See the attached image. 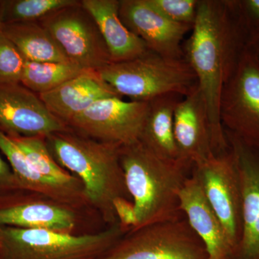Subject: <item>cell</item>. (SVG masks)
Segmentation results:
<instances>
[{"instance_id":"1","label":"cell","mask_w":259,"mask_h":259,"mask_svg":"<svg viewBox=\"0 0 259 259\" xmlns=\"http://www.w3.org/2000/svg\"><path fill=\"white\" fill-rule=\"evenodd\" d=\"M191 32L183 44L184 56L197 76L207 106L213 154H221L229 149L220 116L221 94L248 35L230 0H199Z\"/></svg>"},{"instance_id":"2","label":"cell","mask_w":259,"mask_h":259,"mask_svg":"<svg viewBox=\"0 0 259 259\" xmlns=\"http://www.w3.org/2000/svg\"><path fill=\"white\" fill-rule=\"evenodd\" d=\"M46 142L58 164L81 182L87 204L98 211L109 227L119 224L114 200L131 199L120 163L122 146L97 141L71 129L48 136Z\"/></svg>"},{"instance_id":"3","label":"cell","mask_w":259,"mask_h":259,"mask_svg":"<svg viewBox=\"0 0 259 259\" xmlns=\"http://www.w3.org/2000/svg\"><path fill=\"white\" fill-rule=\"evenodd\" d=\"M120 163L137 215L136 229L184 215L180 194L193 167L160 157L140 141L121 147Z\"/></svg>"},{"instance_id":"4","label":"cell","mask_w":259,"mask_h":259,"mask_svg":"<svg viewBox=\"0 0 259 259\" xmlns=\"http://www.w3.org/2000/svg\"><path fill=\"white\" fill-rule=\"evenodd\" d=\"M97 72L119 97L131 101L148 102L168 94L185 97L198 87L185 58L168 59L150 50L131 60L110 63Z\"/></svg>"},{"instance_id":"5","label":"cell","mask_w":259,"mask_h":259,"mask_svg":"<svg viewBox=\"0 0 259 259\" xmlns=\"http://www.w3.org/2000/svg\"><path fill=\"white\" fill-rule=\"evenodd\" d=\"M125 234L119 224L83 235L0 227V259H97Z\"/></svg>"},{"instance_id":"6","label":"cell","mask_w":259,"mask_h":259,"mask_svg":"<svg viewBox=\"0 0 259 259\" xmlns=\"http://www.w3.org/2000/svg\"><path fill=\"white\" fill-rule=\"evenodd\" d=\"M97 259H208L185 214L126 233Z\"/></svg>"},{"instance_id":"7","label":"cell","mask_w":259,"mask_h":259,"mask_svg":"<svg viewBox=\"0 0 259 259\" xmlns=\"http://www.w3.org/2000/svg\"><path fill=\"white\" fill-rule=\"evenodd\" d=\"M38 23L73 64L88 71H98L112 63L100 29L81 1L51 13Z\"/></svg>"},{"instance_id":"8","label":"cell","mask_w":259,"mask_h":259,"mask_svg":"<svg viewBox=\"0 0 259 259\" xmlns=\"http://www.w3.org/2000/svg\"><path fill=\"white\" fill-rule=\"evenodd\" d=\"M192 172L221 221L234 255L243 231V198L239 173L231 148L195 165Z\"/></svg>"},{"instance_id":"9","label":"cell","mask_w":259,"mask_h":259,"mask_svg":"<svg viewBox=\"0 0 259 259\" xmlns=\"http://www.w3.org/2000/svg\"><path fill=\"white\" fill-rule=\"evenodd\" d=\"M220 116L225 130L259 141V64L248 44L223 87Z\"/></svg>"},{"instance_id":"10","label":"cell","mask_w":259,"mask_h":259,"mask_svg":"<svg viewBox=\"0 0 259 259\" xmlns=\"http://www.w3.org/2000/svg\"><path fill=\"white\" fill-rule=\"evenodd\" d=\"M148 102L102 99L70 121L74 132L102 142L128 146L141 139Z\"/></svg>"},{"instance_id":"11","label":"cell","mask_w":259,"mask_h":259,"mask_svg":"<svg viewBox=\"0 0 259 259\" xmlns=\"http://www.w3.org/2000/svg\"><path fill=\"white\" fill-rule=\"evenodd\" d=\"M225 134L239 173L243 198V231L233 259H259V141L227 130Z\"/></svg>"},{"instance_id":"12","label":"cell","mask_w":259,"mask_h":259,"mask_svg":"<svg viewBox=\"0 0 259 259\" xmlns=\"http://www.w3.org/2000/svg\"><path fill=\"white\" fill-rule=\"evenodd\" d=\"M69 130L38 95L20 83H0V131L5 134L47 138Z\"/></svg>"},{"instance_id":"13","label":"cell","mask_w":259,"mask_h":259,"mask_svg":"<svg viewBox=\"0 0 259 259\" xmlns=\"http://www.w3.org/2000/svg\"><path fill=\"white\" fill-rule=\"evenodd\" d=\"M119 15L126 28L150 51L168 59L185 58L184 38L192 27L171 21L147 0H120Z\"/></svg>"},{"instance_id":"14","label":"cell","mask_w":259,"mask_h":259,"mask_svg":"<svg viewBox=\"0 0 259 259\" xmlns=\"http://www.w3.org/2000/svg\"><path fill=\"white\" fill-rule=\"evenodd\" d=\"M174 132L181 161L193 167L213 155L208 113L199 87L177 104Z\"/></svg>"},{"instance_id":"15","label":"cell","mask_w":259,"mask_h":259,"mask_svg":"<svg viewBox=\"0 0 259 259\" xmlns=\"http://www.w3.org/2000/svg\"><path fill=\"white\" fill-rule=\"evenodd\" d=\"M180 201L181 211L203 242L208 259H233V249L226 232L192 172L181 190Z\"/></svg>"},{"instance_id":"16","label":"cell","mask_w":259,"mask_h":259,"mask_svg":"<svg viewBox=\"0 0 259 259\" xmlns=\"http://www.w3.org/2000/svg\"><path fill=\"white\" fill-rule=\"evenodd\" d=\"M79 223L75 207L41 194L0 208V227L41 229L74 234Z\"/></svg>"},{"instance_id":"17","label":"cell","mask_w":259,"mask_h":259,"mask_svg":"<svg viewBox=\"0 0 259 259\" xmlns=\"http://www.w3.org/2000/svg\"><path fill=\"white\" fill-rule=\"evenodd\" d=\"M38 95L51 113L66 126L99 100L119 97L97 71H93L83 73L59 88Z\"/></svg>"},{"instance_id":"18","label":"cell","mask_w":259,"mask_h":259,"mask_svg":"<svg viewBox=\"0 0 259 259\" xmlns=\"http://www.w3.org/2000/svg\"><path fill=\"white\" fill-rule=\"evenodd\" d=\"M81 3L96 22L112 62L131 60L149 51L121 20L120 0H81Z\"/></svg>"},{"instance_id":"19","label":"cell","mask_w":259,"mask_h":259,"mask_svg":"<svg viewBox=\"0 0 259 259\" xmlns=\"http://www.w3.org/2000/svg\"><path fill=\"white\" fill-rule=\"evenodd\" d=\"M183 97L168 94L148 101L147 115L140 141L165 159L180 160L174 132V115L177 104Z\"/></svg>"},{"instance_id":"20","label":"cell","mask_w":259,"mask_h":259,"mask_svg":"<svg viewBox=\"0 0 259 259\" xmlns=\"http://www.w3.org/2000/svg\"><path fill=\"white\" fill-rule=\"evenodd\" d=\"M0 150L10 162L18 187L55 199L75 208L87 204L82 197L53 183L35 171L13 140L1 131Z\"/></svg>"},{"instance_id":"21","label":"cell","mask_w":259,"mask_h":259,"mask_svg":"<svg viewBox=\"0 0 259 259\" xmlns=\"http://www.w3.org/2000/svg\"><path fill=\"white\" fill-rule=\"evenodd\" d=\"M0 30L26 61L71 62L47 29L38 22L8 24Z\"/></svg>"},{"instance_id":"22","label":"cell","mask_w":259,"mask_h":259,"mask_svg":"<svg viewBox=\"0 0 259 259\" xmlns=\"http://www.w3.org/2000/svg\"><path fill=\"white\" fill-rule=\"evenodd\" d=\"M9 136L23 151L35 171L53 183L85 199L81 182L58 164L48 148L46 138Z\"/></svg>"},{"instance_id":"23","label":"cell","mask_w":259,"mask_h":259,"mask_svg":"<svg viewBox=\"0 0 259 259\" xmlns=\"http://www.w3.org/2000/svg\"><path fill=\"white\" fill-rule=\"evenodd\" d=\"M88 71H90L71 62L25 61L20 83L32 93L40 95L59 88L69 80Z\"/></svg>"},{"instance_id":"24","label":"cell","mask_w":259,"mask_h":259,"mask_svg":"<svg viewBox=\"0 0 259 259\" xmlns=\"http://www.w3.org/2000/svg\"><path fill=\"white\" fill-rule=\"evenodd\" d=\"M78 0H18L7 3L4 15L8 24L39 22L51 13L78 3Z\"/></svg>"},{"instance_id":"25","label":"cell","mask_w":259,"mask_h":259,"mask_svg":"<svg viewBox=\"0 0 259 259\" xmlns=\"http://www.w3.org/2000/svg\"><path fill=\"white\" fill-rule=\"evenodd\" d=\"M25 59L0 30V83H20Z\"/></svg>"},{"instance_id":"26","label":"cell","mask_w":259,"mask_h":259,"mask_svg":"<svg viewBox=\"0 0 259 259\" xmlns=\"http://www.w3.org/2000/svg\"><path fill=\"white\" fill-rule=\"evenodd\" d=\"M154 9L175 23L193 27L199 0H147Z\"/></svg>"},{"instance_id":"27","label":"cell","mask_w":259,"mask_h":259,"mask_svg":"<svg viewBox=\"0 0 259 259\" xmlns=\"http://www.w3.org/2000/svg\"><path fill=\"white\" fill-rule=\"evenodd\" d=\"M230 3L248 35L259 30V0H230Z\"/></svg>"},{"instance_id":"28","label":"cell","mask_w":259,"mask_h":259,"mask_svg":"<svg viewBox=\"0 0 259 259\" xmlns=\"http://www.w3.org/2000/svg\"><path fill=\"white\" fill-rule=\"evenodd\" d=\"M113 207L119 225L126 233L137 228V215L134 202L131 199L117 197L114 200Z\"/></svg>"},{"instance_id":"29","label":"cell","mask_w":259,"mask_h":259,"mask_svg":"<svg viewBox=\"0 0 259 259\" xmlns=\"http://www.w3.org/2000/svg\"><path fill=\"white\" fill-rule=\"evenodd\" d=\"M0 185L18 186L13 172L0 156Z\"/></svg>"},{"instance_id":"30","label":"cell","mask_w":259,"mask_h":259,"mask_svg":"<svg viewBox=\"0 0 259 259\" xmlns=\"http://www.w3.org/2000/svg\"><path fill=\"white\" fill-rule=\"evenodd\" d=\"M248 45L254 53L259 64V30L252 32L248 35Z\"/></svg>"}]
</instances>
